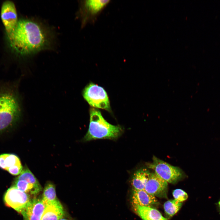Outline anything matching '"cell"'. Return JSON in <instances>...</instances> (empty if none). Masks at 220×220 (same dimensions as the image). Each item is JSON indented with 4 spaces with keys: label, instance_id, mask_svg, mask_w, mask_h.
Wrapping results in <instances>:
<instances>
[{
    "label": "cell",
    "instance_id": "9a60e30c",
    "mask_svg": "<svg viewBox=\"0 0 220 220\" xmlns=\"http://www.w3.org/2000/svg\"><path fill=\"white\" fill-rule=\"evenodd\" d=\"M137 214L143 220H168L157 209L152 207L133 205Z\"/></svg>",
    "mask_w": 220,
    "mask_h": 220
},
{
    "label": "cell",
    "instance_id": "9c48e42d",
    "mask_svg": "<svg viewBox=\"0 0 220 220\" xmlns=\"http://www.w3.org/2000/svg\"><path fill=\"white\" fill-rule=\"evenodd\" d=\"M1 16L7 33H10L15 27L18 21L16 8L12 2L8 0L3 3Z\"/></svg>",
    "mask_w": 220,
    "mask_h": 220
},
{
    "label": "cell",
    "instance_id": "5bb4252c",
    "mask_svg": "<svg viewBox=\"0 0 220 220\" xmlns=\"http://www.w3.org/2000/svg\"><path fill=\"white\" fill-rule=\"evenodd\" d=\"M64 215L63 207L57 200L46 206L41 220H59Z\"/></svg>",
    "mask_w": 220,
    "mask_h": 220
},
{
    "label": "cell",
    "instance_id": "ba28073f",
    "mask_svg": "<svg viewBox=\"0 0 220 220\" xmlns=\"http://www.w3.org/2000/svg\"><path fill=\"white\" fill-rule=\"evenodd\" d=\"M31 199L29 195L14 186L7 189L4 197L6 205L20 214Z\"/></svg>",
    "mask_w": 220,
    "mask_h": 220
},
{
    "label": "cell",
    "instance_id": "7a4b0ae2",
    "mask_svg": "<svg viewBox=\"0 0 220 220\" xmlns=\"http://www.w3.org/2000/svg\"><path fill=\"white\" fill-rule=\"evenodd\" d=\"M19 100L12 83L0 85V132L13 127L20 116Z\"/></svg>",
    "mask_w": 220,
    "mask_h": 220
},
{
    "label": "cell",
    "instance_id": "e0dca14e",
    "mask_svg": "<svg viewBox=\"0 0 220 220\" xmlns=\"http://www.w3.org/2000/svg\"><path fill=\"white\" fill-rule=\"evenodd\" d=\"M41 199L46 206L57 200L55 186L53 183L48 182L46 184Z\"/></svg>",
    "mask_w": 220,
    "mask_h": 220
},
{
    "label": "cell",
    "instance_id": "3957f363",
    "mask_svg": "<svg viewBox=\"0 0 220 220\" xmlns=\"http://www.w3.org/2000/svg\"><path fill=\"white\" fill-rule=\"evenodd\" d=\"M122 132L121 127L109 123L99 110L91 108L89 129L83 139L89 141L99 139H115L119 137Z\"/></svg>",
    "mask_w": 220,
    "mask_h": 220
},
{
    "label": "cell",
    "instance_id": "2e32d148",
    "mask_svg": "<svg viewBox=\"0 0 220 220\" xmlns=\"http://www.w3.org/2000/svg\"><path fill=\"white\" fill-rule=\"evenodd\" d=\"M151 173L147 169L142 168L134 174L131 184L134 189L144 190Z\"/></svg>",
    "mask_w": 220,
    "mask_h": 220
},
{
    "label": "cell",
    "instance_id": "ac0fdd59",
    "mask_svg": "<svg viewBox=\"0 0 220 220\" xmlns=\"http://www.w3.org/2000/svg\"><path fill=\"white\" fill-rule=\"evenodd\" d=\"M182 205L181 202L174 199L167 201L163 205L165 212L169 217H171L179 211Z\"/></svg>",
    "mask_w": 220,
    "mask_h": 220
},
{
    "label": "cell",
    "instance_id": "7c38bea8",
    "mask_svg": "<svg viewBox=\"0 0 220 220\" xmlns=\"http://www.w3.org/2000/svg\"><path fill=\"white\" fill-rule=\"evenodd\" d=\"M0 168L8 171L13 175H17L23 169L19 158L12 154L0 155Z\"/></svg>",
    "mask_w": 220,
    "mask_h": 220
},
{
    "label": "cell",
    "instance_id": "5b68a950",
    "mask_svg": "<svg viewBox=\"0 0 220 220\" xmlns=\"http://www.w3.org/2000/svg\"><path fill=\"white\" fill-rule=\"evenodd\" d=\"M83 96L91 106L110 110L109 99L106 92L103 87L94 83H90L84 89Z\"/></svg>",
    "mask_w": 220,
    "mask_h": 220
},
{
    "label": "cell",
    "instance_id": "6da1fadb",
    "mask_svg": "<svg viewBox=\"0 0 220 220\" xmlns=\"http://www.w3.org/2000/svg\"><path fill=\"white\" fill-rule=\"evenodd\" d=\"M11 46L22 55L32 54L43 49L48 42L46 32L38 23L28 20L18 21L14 28L7 33Z\"/></svg>",
    "mask_w": 220,
    "mask_h": 220
},
{
    "label": "cell",
    "instance_id": "30bf717a",
    "mask_svg": "<svg viewBox=\"0 0 220 220\" xmlns=\"http://www.w3.org/2000/svg\"><path fill=\"white\" fill-rule=\"evenodd\" d=\"M46 207L41 198L34 197L31 199L20 214L24 220H41Z\"/></svg>",
    "mask_w": 220,
    "mask_h": 220
},
{
    "label": "cell",
    "instance_id": "ffe728a7",
    "mask_svg": "<svg viewBox=\"0 0 220 220\" xmlns=\"http://www.w3.org/2000/svg\"><path fill=\"white\" fill-rule=\"evenodd\" d=\"M216 205L218 211L220 213V198L217 203Z\"/></svg>",
    "mask_w": 220,
    "mask_h": 220
},
{
    "label": "cell",
    "instance_id": "4fadbf2b",
    "mask_svg": "<svg viewBox=\"0 0 220 220\" xmlns=\"http://www.w3.org/2000/svg\"><path fill=\"white\" fill-rule=\"evenodd\" d=\"M133 205L152 207L158 204L155 196L146 192L144 190L134 189L132 195Z\"/></svg>",
    "mask_w": 220,
    "mask_h": 220
},
{
    "label": "cell",
    "instance_id": "44dd1931",
    "mask_svg": "<svg viewBox=\"0 0 220 220\" xmlns=\"http://www.w3.org/2000/svg\"><path fill=\"white\" fill-rule=\"evenodd\" d=\"M59 220H70L62 218L59 219Z\"/></svg>",
    "mask_w": 220,
    "mask_h": 220
},
{
    "label": "cell",
    "instance_id": "8fae6325",
    "mask_svg": "<svg viewBox=\"0 0 220 220\" xmlns=\"http://www.w3.org/2000/svg\"><path fill=\"white\" fill-rule=\"evenodd\" d=\"M167 182L155 172L151 173L146 183L144 190L155 196H164L166 193Z\"/></svg>",
    "mask_w": 220,
    "mask_h": 220
},
{
    "label": "cell",
    "instance_id": "d6986e66",
    "mask_svg": "<svg viewBox=\"0 0 220 220\" xmlns=\"http://www.w3.org/2000/svg\"><path fill=\"white\" fill-rule=\"evenodd\" d=\"M172 194L174 199L179 202L186 200L188 197L187 193L184 190L180 189L174 190Z\"/></svg>",
    "mask_w": 220,
    "mask_h": 220
},
{
    "label": "cell",
    "instance_id": "277c9868",
    "mask_svg": "<svg viewBox=\"0 0 220 220\" xmlns=\"http://www.w3.org/2000/svg\"><path fill=\"white\" fill-rule=\"evenodd\" d=\"M153 161L146 164L147 167L153 170L155 173L167 183H174L183 176V173L179 167L172 166L155 156Z\"/></svg>",
    "mask_w": 220,
    "mask_h": 220
},
{
    "label": "cell",
    "instance_id": "8992f818",
    "mask_svg": "<svg viewBox=\"0 0 220 220\" xmlns=\"http://www.w3.org/2000/svg\"><path fill=\"white\" fill-rule=\"evenodd\" d=\"M14 186L30 196H36L42 190L38 181L27 167L15 179Z\"/></svg>",
    "mask_w": 220,
    "mask_h": 220
},
{
    "label": "cell",
    "instance_id": "52a82bcc",
    "mask_svg": "<svg viewBox=\"0 0 220 220\" xmlns=\"http://www.w3.org/2000/svg\"><path fill=\"white\" fill-rule=\"evenodd\" d=\"M110 0H85L82 2L81 13L83 26L88 23L93 24Z\"/></svg>",
    "mask_w": 220,
    "mask_h": 220
}]
</instances>
